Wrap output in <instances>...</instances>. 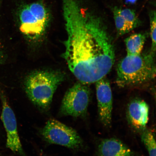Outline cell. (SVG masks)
Instances as JSON below:
<instances>
[{
	"label": "cell",
	"instance_id": "cell-1",
	"mask_svg": "<svg viewBox=\"0 0 156 156\" xmlns=\"http://www.w3.org/2000/svg\"><path fill=\"white\" fill-rule=\"evenodd\" d=\"M67 38L63 54L80 82L95 83L111 71L115 54L114 44L100 17L83 12L76 0H63Z\"/></svg>",
	"mask_w": 156,
	"mask_h": 156
},
{
	"label": "cell",
	"instance_id": "cell-2",
	"mask_svg": "<svg viewBox=\"0 0 156 156\" xmlns=\"http://www.w3.org/2000/svg\"><path fill=\"white\" fill-rule=\"evenodd\" d=\"M155 52L150 51L137 55H127L117 68L116 83L121 87L142 85L154 79Z\"/></svg>",
	"mask_w": 156,
	"mask_h": 156
},
{
	"label": "cell",
	"instance_id": "cell-3",
	"mask_svg": "<svg viewBox=\"0 0 156 156\" xmlns=\"http://www.w3.org/2000/svg\"><path fill=\"white\" fill-rule=\"evenodd\" d=\"M64 75L58 72L38 71L27 78L25 88L27 96L42 112L49 109L54 93L63 81Z\"/></svg>",
	"mask_w": 156,
	"mask_h": 156
},
{
	"label": "cell",
	"instance_id": "cell-4",
	"mask_svg": "<svg viewBox=\"0 0 156 156\" xmlns=\"http://www.w3.org/2000/svg\"><path fill=\"white\" fill-rule=\"evenodd\" d=\"M19 18L21 32L27 37L36 40L45 31L50 15L45 6L37 2L24 6L20 12Z\"/></svg>",
	"mask_w": 156,
	"mask_h": 156
},
{
	"label": "cell",
	"instance_id": "cell-5",
	"mask_svg": "<svg viewBox=\"0 0 156 156\" xmlns=\"http://www.w3.org/2000/svg\"><path fill=\"white\" fill-rule=\"evenodd\" d=\"M41 134L48 143L72 149L81 147L83 141L74 129L58 121L51 119L41 130Z\"/></svg>",
	"mask_w": 156,
	"mask_h": 156
},
{
	"label": "cell",
	"instance_id": "cell-6",
	"mask_svg": "<svg viewBox=\"0 0 156 156\" xmlns=\"http://www.w3.org/2000/svg\"><path fill=\"white\" fill-rule=\"evenodd\" d=\"M90 99V90L87 85L80 82L76 83L64 95L59 109L60 115L76 118L85 116Z\"/></svg>",
	"mask_w": 156,
	"mask_h": 156
},
{
	"label": "cell",
	"instance_id": "cell-7",
	"mask_svg": "<svg viewBox=\"0 0 156 156\" xmlns=\"http://www.w3.org/2000/svg\"><path fill=\"white\" fill-rule=\"evenodd\" d=\"M0 98L2 105L1 118L7 133V147L15 153L25 156L20 139L14 113L1 90Z\"/></svg>",
	"mask_w": 156,
	"mask_h": 156
},
{
	"label": "cell",
	"instance_id": "cell-8",
	"mask_svg": "<svg viewBox=\"0 0 156 156\" xmlns=\"http://www.w3.org/2000/svg\"><path fill=\"white\" fill-rule=\"evenodd\" d=\"M96 83V96L99 120L106 127L112 124L113 98L110 83L106 76Z\"/></svg>",
	"mask_w": 156,
	"mask_h": 156
},
{
	"label": "cell",
	"instance_id": "cell-9",
	"mask_svg": "<svg viewBox=\"0 0 156 156\" xmlns=\"http://www.w3.org/2000/svg\"><path fill=\"white\" fill-rule=\"evenodd\" d=\"M149 107L145 101L136 98L129 103L126 116L129 124L135 131L142 132L149 120Z\"/></svg>",
	"mask_w": 156,
	"mask_h": 156
},
{
	"label": "cell",
	"instance_id": "cell-10",
	"mask_svg": "<svg viewBox=\"0 0 156 156\" xmlns=\"http://www.w3.org/2000/svg\"><path fill=\"white\" fill-rule=\"evenodd\" d=\"M99 156H134L133 152L122 142L115 138L103 140L98 148Z\"/></svg>",
	"mask_w": 156,
	"mask_h": 156
},
{
	"label": "cell",
	"instance_id": "cell-11",
	"mask_svg": "<svg viewBox=\"0 0 156 156\" xmlns=\"http://www.w3.org/2000/svg\"><path fill=\"white\" fill-rule=\"evenodd\" d=\"M145 34L138 33L133 34L125 40L127 55H137L141 53L146 40Z\"/></svg>",
	"mask_w": 156,
	"mask_h": 156
},
{
	"label": "cell",
	"instance_id": "cell-12",
	"mask_svg": "<svg viewBox=\"0 0 156 156\" xmlns=\"http://www.w3.org/2000/svg\"><path fill=\"white\" fill-rule=\"evenodd\" d=\"M120 9L115 7L113 9V15L116 28L119 36H122L132 31L121 14Z\"/></svg>",
	"mask_w": 156,
	"mask_h": 156
},
{
	"label": "cell",
	"instance_id": "cell-13",
	"mask_svg": "<svg viewBox=\"0 0 156 156\" xmlns=\"http://www.w3.org/2000/svg\"><path fill=\"white\" fill-rule=\"evenodd\" d=\"M141 140L149 156H156V142L153 133L146 128L141 132Z\"/></svg>",
	"mask_w": 156,
	"mask_h": 156
},
{
	"label": "cell",
	"instance_id": "cell-14",
	"mask_svg": "<svg viewBox=\"0 0 156 156\" xmlns=\"http://www.w3.org/2000/svg\"><path fill=\"white\" fill-rule=\"evenodd\" d=\"M120 12L131 30L139 26L140 21L133 10L120 9Z\"/></svg>",
	"mask_w": 156,
	"mask_h": 156
},
{
	"label": "cell",
	"instance_id": "cell-15",
	"mask_svg": "<svg viewBox=\"0 0 156 156\" xmlns=\"http://www.w3.org/2000/svg\"><path fill=\"white\" fill-rule=\"evenodd\" d=\"M151 38V50L156 52V15L155 11H152L149 14Z\"/></svg>",
	"mask_w": 156,
	"mask_h": 156
},
{
	"label": "cell",
	"instance_id": "cell-16",
	"mask_svg": "<svg viewBox=\"0 0 156 156\" xmlns=\"http://www.w3.org/2000/svg\"><path fill=\"white\" fill-rule=\"evenodd\" d=\"M4 59V54L0 48V64L2 63Z\"/></svg>",
	"mask_w": 156,
	"mask_h": 156
},
{
	"label": "cell",
	"instance_id": "cell-17",
	"mask_svg": "<svg viewBox=\"0 0 156 156\" xmlns=\"http://www.w3.org/2000/svg\"><path fill=\"white\" fill-rule=\"evenodd\" d=\"M138 0H126V2L127 4H134L136 3Z\"/></svg>",
	"mask_w": 156,
	"mask_h": 156
}]
</instances>
